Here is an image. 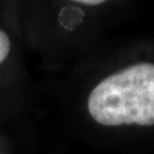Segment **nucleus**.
Instances as JSON below:
<instances>
[{
    "instance_id": "3",
    "label": "nucleus",
    "mask_w": 154,
    "mask_h": 154,
    "mask_svg": "<svg viewBox=\"0 0 154 154\" xmlns=\"http://www.w3.org/2000/svg\"><path fill=\"white\" fill-rule=\"evenodd\" d=\"M78 4L80 5H88V6H96V5H100V4H104V1H100V0H83V1H77Z\"/></svg>"
},
{
    "instance_id": "2",
    "label": "nucleus",
    "mask_w": 154,
    "mask_h": 154,
    "mask_svg": "<svg viewBox=\"0 0 154 154\" xmlns=\"http://www.w3.org/2000/svg\"><path fill=\"white\" fill-rule=\"evenodd\" d=\"M11 51V40L7 33L0 30V64L7 58Z\"/></svg>"
},
{
    "instance_id": "1",
    "label": "nucleus",
    "mask_w": 154,
    "mask_h": 154,
    "mask_svg": "<svg viewBox=\"0 0 154 154\" xmlns=\"http://www.w3.org/2000/svg\"><path fill=\"white\" fill-rule=\"evenodd\" d=\"M87 106L103 126H154V64L137 63L106 77L91 90Z\"/></svg>"
}]
</instances>
